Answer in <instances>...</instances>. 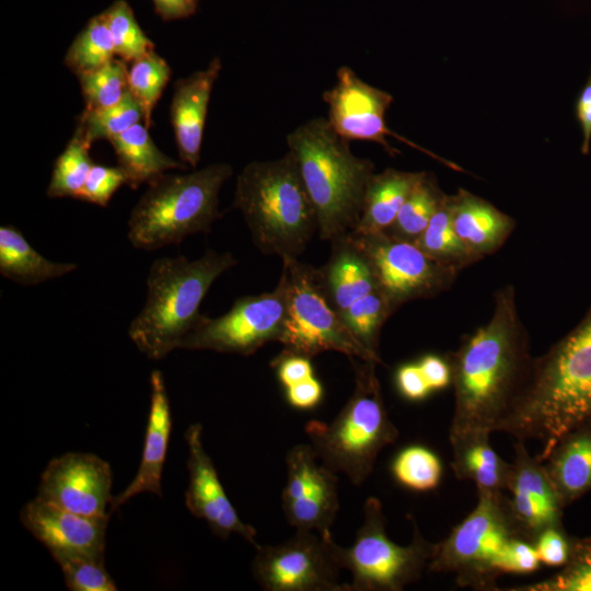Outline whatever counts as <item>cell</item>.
I'll return each mask as SVG.
<instances>
[{
    "label": "cell",
    "instance_id": "obj_1",
    "mask_svg": "<svg viewBox=\"0 0 591 591\" xmlns=\"http://www.w3.org/2000/svg\"><path fill=\"white\" fill-rule=\"evenodd\" d=\"M447 359L454 393L449 440L500 431L533 361L512 285L497 290L489 320L466 335Z\"/></svg>",
    "mask_w": 591,
    "mask_h": 591
},
{
    "label": "cell",
    "instance_id": "obj_2",
    "mask_svg": "<svg viewBox=\"0 0 591 591\" xmlns=\"http://www.w3.org/2000/svg\"><path fill=\"white\" fill-rule=\"evenodd\" d=\"M591 421V308L543 356L533 358L528 381L500 431L541 443L543 461L557 441Z\"/></svg>",
    "mask_w": 591,
    "mask_h": 591
},
{
    "label": "cell",
    "instance_id": "obj_3",
    "mask_svg": "<svg viewBox=\"0 0 591 591\" xmlns=\"http://www.w3.org/2000/svg\"><path fill=\"white\" fill-rule=\"evenodd\" d=\"M315 208L318 234L334 241L359 222L368 184L375 173L371 160L356 157L324 117L306 120L286 137Z\"/></svg>",
    "mask_w": 591,
    "mask_h": 591
},
{
    "label": "cell",
    "instance_id": "obj_4",
    "mask_svg": "<svg viewBox=\"0 0 591 591\" xmlns=\"http://www.w3.org/2000/svg\"><path fill=\"white\" fill-rule=\"evenodd\" d=\"M236 263L231 253L212 250L194 260L182 255L155 259L147 276L143 308L128 327L139 351L161 360L178 349L205 317L199 308L211 285Z\"/></svg>",
    "mask_w": 591,
    "mask_h": 591
},
{
    "label": "cell",
    "instance_id": "obj_5",
    "mask_svg": "<svg viewBox=\"0 0 591 591\" xmlns=\"http://www.w3.org/2000/svg\"><path fill=\"white\" fill-rule=\"evenodd\" d=\"M233 207L257 248L282 260L298 258L318 230L315 208L289 151L246 164L236 177Z\"/></svg>",
    "mask_w": 591,
    "mask_h": 591
},
{
    "label": "cell",
    "instance_id": "obj_6",
    "mask_svg": "<svg viewBox=\"0 0 591 591\" xmlns=\"http://www.w3.org/2000/svg\"><path fill=\"white\" fill-rule=\"evenodd\" d=\"M228 163L189 173H164L148 184L128 219L127 237L138 250L179 244L195 233H209L219 212V193L232 176Z\"/></svg>",
    "mask_w": 591,
    "mask_h": 591
},
{
    "label": "cell",
    "instance_id": "obj_7",
    "mask_svg": "<svg viewBox=\"0 0 591 591\" xmlns=\"http://www.w3.org/2000/svg\"><path fill=\"white\" fill-rule=\"evenodd\" d=\"M350 361L355 369L351 396L333 421L311 420L305 432L321 462L358 486L372 473L380 452L395 442L398 430L385 408L375 372L378 363Z\"/></svg>",
    "mask_w": 591,
    "mask_h": 591
},
{
    "label": "cell",
    "instance_id": "obj_8",
    "mask_svg": "<svg viewBox=\"0 0 591 591\" xmlns=\"http://www.w3.org/2000/svg\"><path fill=\"white\" fill-rule=\"evenodd\" d=\"M413 525L408 545L394 543L387 536L380 500L369 497L352 545L336 544L331 531L321 535L336 565L351 573L348 591H401L420 578L437 551V543L425 540Z\"/></svg>",
    "mask_w": 591,
    "mask_h": 591
},
{
    "label": "cell",
    "instance_id": "obj_9",
    "mask_svg": "<svg viewBox=\"0 0 591 591\" xmlns=\"http://www.w3.org/2000/svg\"><path fill=\"white\" fill-rule=\"evenodd\" d=\"M515 537L522 536L503 493L477 490L475 508L437 543L428 569L455 575L461 587L496 589L505 554Z\"/></svg>",
    "mask_w": 591,
    "mask_h": 591
},
{
    "label": "cell",
    "instance_id": "obj_10",
    "mask_svg": "<svg viewBox=\"0 0 591 591\" xmlns=\"http://www.w3.org/2000/svg\"><path fill=\"white\" fill-rule=\"evenodd\" d=\"M282 264L280 277L286 286V314L278 338L282 351L308 358L337 351L349 359L381 363L359 344L329 303L317 268L298 258L282 260Z\"/></svg>",
    "mask_w": 591,
    "mask_h": 591
},
{
    "label": "cell",
    "instance_id": "obj_11",
    "mask_svg": "<svg viewBox=\"0 0 591 591\" xmlns=\"http://www.w3.org/2000/svg\"><path fill=\"white\" fill-rule=\"evenodd\" d=\"M285 314L286 286L280 277L273 291L241 297L219 317L205 315L178 349L251 356L265 344L278 341Z\"/></svg>",
    "mask_w": 591,
    "mask_h": 591
},
{
    "label": "cell",
    "instance_id": "obj_12",
    "mask_svg": "<svg viewBox=\"0 0 591 591\" xmlns=\"http://www.w3.org/2000/svg\"><path fill=\"white\" fill-rule=\"evenodd\" d=\"M351 235L368 254L380 290L396 310L406 302L447 291L459 274L425 254L414 243L393 239L384 232Z\"/></svg>",
    "mask_w": 591,
    "mask_h": 591
},
{
    "label": "cell",
    "instance_id": "obj_13",
    "mask_svg": "<svg viewBox=\"0 0 591 591\" xmlns=\"http://www.w3.org/2000/svg\"><path fill=\"white\" fill-rule=\"evenodd\" d=\"M255 549L252 571L265 590L348 591V584L339 581L340 568L317 532L296 530L283 543Z\"/></svg>",
    "mask_w": 591,
    "mask_h": 591
},
{
    "label": "cell",
    "instance_id": "obj_14",
    "mask_svg": "<svg viewBox=\"0 0 591 591\" xmlns=\"http://www.w3.org/2000/svg\"><path fill=\"white\" fill-rule=\"evenodd\" d=\"M322 97L328 107L326 119L343 139L375 142L391 157L399 151L390 144L389 136L415 148V142L395 134L386 124L393 96L364 82L348 66L337 70L335 84Z\"/></svg>",
    "mask_w": 591,
    "mask_h": 591
},
{
    "label": "cell",
    "instance_id": "obj_15",
    "mask_svg": "<svg viewBox=\"0 0 591 591\" xmlns=\"http://www.w3.org/2000/svg\"><path fill=\"white\" fill-rule=\"evenodd\" d=\"M286 465L281 502L288 523L320 534L331 531L339 508L336 473L321 462L310 444L292 447Z\"/></svg>",
    "mask_w": 591,
    "mask_h": 591
},
{
    "label": "cell",
    "instance_id": "obj_16",
    "mask_svg": "<svg viewBox=\"0 0 591 591\" xmlns=\"http://www.w3.org/2000/svg\"><path fill=\"white\" fill-rule=\"evenodd\" d=\"M109 464L95 454L68 452L43 471L37 497L65 510L109 518L113 497Z\"/></svg>",
    "mask_w": 591,
    "mask_h": 591
},
{
    "label": "cell",
    "instance_id": "obj_17",
    "mask_svg": "<svg viewBox=\"0 0 591 591\" xmlns=\"http://www.w3.org/2000/svg\"><path fill=\"white\" fill-rule=\"evenodd\" d=\"M185 440L188 449L186 508L194 517L205 520L215 535L228 538L231 534H237L257 548L256 531L240 519L204 449L201 425H190Z\"/></svg>",
    "mask_w": 591,
    "mask_h": 591
},
{
    "label": "cell",
    "instance_id": "obj_18",
    "mask_svg": "<svg viewBox=\"0 0 591 591\" xmlns=\"http://www.w3.org/2000/svg\"><path fill=\"white\" fill-rule=\"evenodd\" d=\"M507 489L508 505L521 536L529 542L546 529L561 525L565 508L546 472L544 462L517 440Z\"/></svg>",
    "mask_w": 591,
    "mask_h": 591
},
{
    "label": "cell",
    "instance_id": "obj_19",
    "mask_svg": "<svg viewBox=\"0 0 591 591\" xmlns=\"http://www.w3.org/2000/svg\"><path fill=\"white\" fill-rule=\"evenodd\" d=\"M20 519L54 559L72 555L104 557L109 518L81 515L36 496L23 506Z\"/></svg>",
    "mask_w": 591,
    "mask_h": 591
},
{
    "label": "cell",
    "instance_id": "obj_20",
    "mask_svg": "<svg viewBox=\"0 0 591 591\" xmlns=\"http://www.w3.org/2000/svg\"><path fill=\"white\" fill-rule=\"evenodd\" d=\"M222 62L213 57L206 68L175 82L170 107L176 147L181 161L196 167L207 120L208 106Z\"/></svg>",
    "mask_w": 591,
    "mask_h": 591
},
{
    "label": "cell",
    "instance_id": "obj_21",
    "mask_svg": "<svg viewBox=\"0 0 591 591\" xmlns=\"http://www.w3.org/2000/svg\"><path fill=\"white\" fill-rule=\"evenodd\" d=\"M150 387V408L139 467L130 484L113 497L111 512L143 493L162 497L161 482L172 433V414L161 371L151 372Z\"/></svg>",
    "mask_w": 591,
    "mask_h": 591
},
{
    "label": "cell",
    "instance_id": "obj_22",
    "mask_svg": "<svg viewBox=\"0 0 591 591\" xmlns=\"http://www.w3.org/2000/svg\"><path fill=\"white\" fill-rule=\"evenodd\" d=\"M331 243V256L317 274L329 303L340 313L380 288L368 254L350 233Z\"/></svg>",
    "mask_w": 591,
    "mask_h": 591
},
{
    "label": "cell",
    "instance_id": "obj_23",
    "mask_svg": "<svg viewBox=\"0 0 591 591\" xmlns=\"http://www.w3.org/2000/svg\"><path fill=\"white\" fill-rule=\"evenodd\" d=\"M448 204L456 235L480 259L497 252L515 228L510 216L464 188L448 195Z\"/></svg>",
    "mask_w": 591,
    "mask_h": 591
},
{
    "label": "cell",
    "instance_id": "obj_24",
    "mask_svg": "<svg viewBox=\"0 0 591 591\" xmlns=\"http://www.w3.org/2000/svg\"><path fill=\"white\" fill-rule=\"evenodd\" d=\"M543 462L564 507L591 490V421L561 437Z\"/></svg>",
    "mask_w": 591,
    "mask_h": 591
},
{
    "label": "cell",
    "instance_id": "obj_25",
    "mask_svg": "<svg viewBox=\"0 0 591 591\" xmlns=\"http://www.w3.org/2000/svg\"><path fill=\"white\" fill-rule=\"evenodd\" d=\"M424 173L391 167L374 173L367 187L359 222L351 234L369 235L386 231Z\"/></svg>",
    "mask_w": 591,
    "mask_h": 591
},
{
    "label": "cell",
    "instance_id": "obj_26",
    "mask_svg": "<svg viewBox=\"0 0 591 591\" xmlns=\"http://www.w3.org/2000/svg\"><path fill=\"white\" fill-rule=\"evenodd\" d=\"M489 437L487 433H474L451 439V467L459 479L473 482L477 490L503 493L511 464L493 449Z\"/></svg>",
    "mask_w": 591,
    "mask_h": 591
},
{
    "label": "cell",
    "instance_id": "obj_27",
    "mask_svg": "<svg viewBox=\"0 0 591 591\" xmlns=\"http://www.w3.org/2000/svg\"><path fill=\"white\" fill-rule=\"evenodd\" d=\"M149 128L137 123L108 140L115 151L118 166L132 189L149 184L170 170H185L186 164L162 152L152 140Z\"/></svg>",
    "mask_w": 591,
    "mask_h": 591
},
{
    "label": "cell",
    "instance_id": "obj_28",
    "mask_svg": "<svg viewBox=\"0 0 591 591\" xmlns=\"http://www.w3.org/2000/svg\"><path fill=\"white\" fill-rule=\"evenodd\" d=\"M78 268L56 263L39 254L14 225L0 228V274L20 285L34 286L62 277Z\"/></svg>",
    "mask_w": 591,
    "mask_h": 591
},
{
    "label": "cell",
    "instance_id": "obj_29",
    "mask_svg": "<svg viewBox=\"0 0 591 591\" xmlns=\"http://www.w3.org/2000/svg\"><path fill=\"white\" fill-rule=\"evenodd\" d=\"M445 195L439 187L436 177L431 173L425 172L406 198L394 222L384 233L396 240L415 243L427 228Z\"/></svg>",
    "mask_w": 591,
    "mask_h": 591
},
{
    "label": "cell",
    "instance_id": "obj_30",
    "mask_svg": "<svg viewBox=\"0 0 591 591\" xmlns=\"http://www.w3.org/2000/svg\"><path fill=\"white\" fill-rule=\"evenodd\" d=\"M414 244L431 258L457 273L480 260L456 235L451 221L448 195Z\"/></svg>",
    "mask_w": 591,
    "mask_h": 591
},
{
    "label": "cell",
    "instance_id": "obj_31",
    "mask_svg": "<svg viewBox=\"0 0 591 591\" xmlns=\"http://www.w3.org/2000/svg\"><path fill=\"white\" fill-rule=\"evenodd\" d=\"M396 311L380 290L358 299L339 314L359 344L381 363L380 334L385 321Z\"/></svg>",
    "mask_w": 591,
    "mask_h": 591
},
{
    "label": "cell",
    "instance_id": "obj_32",
    "mask_svg": "<svg viewBox=\"0 0 591 591\" xmlns=\"http://www.w3.org/2000/svg\"><path fill=\"white\" fill-rule=\"evenodd\" d=\"M116 57L114 42L102 13L93 16L76 36L65 55L66 66L76 74L93 71Z\"/></svg>",
    "mask_w": 591,
    "mask_h": 591
},
{
    "label": "cell",
    "instance_id": "obj_33",
    "mask_svg": "<svg viewBox=\"0 0 591 591\" xmlns=\"http://www.w3.org/2000/svg\"><path fill=\"white\" fill-rule=\"evenodd\" d=\"M143 113L140 104L128 91L118 102L94 109H84L79 117V130L91 146L94 141L106 139L124 132L140 120Z\"/></svg>",
    "mask_w": 591,
    "mask_h": 591
},
{
    "label": "cell",
    "instance_id": "obj_34",
    "mask_svg": "<svg viewBox=\"0 0 591 591\" xmlns=\"http://www.w3.org/2000/svg\"><path fill=\"white\" fill-rule=\"evenodd\" d=\"M90 147L76 129L66 148L55 161L47 187L49 198H78L94 164L90 157Z\"/></svg>",
    "mask_w": 591,
    "mask_h": 591
},
{
    "label": "cell",
    "instance_id": "obj_35",
    "mask_svg": "<svg viewBox=\"0 0 591 591\" xmlns=\"http://www.w3.org/2000/svg\"><path fill=\"white\" fill-rule=\"evenodd\" d=\"M166 60L154 50L131 62L128 70V91L140 104L144 125L152 124V114L171 78Z\"/></svg>",
    "mask_w": 591,
    "mask_h": 591
},
{
    "label": "cell",
    "instance_id": "obj_36",
    "mask_svg": "<svg viewBox=\"0 0 591 591\" xmlns=\"http://www.w3.org/2000/svg\"><path fill=\"white\" fill-rule=\"evenodd\" d=\"M102 14L109 28L118 58L132 62L154 50V44L138 24L127 1H115Z\"/></svg>",
    "mask_w": 591,
    "mask_h": 591
},
{
    "label": "cell",
    "instance_id": "obj_37",
    "mask_svg": "<svg viewBox=\"0 0 591 591\" xmlns=\"http://www.w3.org/2000/svg\"><path fill=\"white\" fill-rule=\"evenodd\" d=\"M128 67L120 58L77 76L85 100V108L94 109L112 105L128 92Z\"/></svg>",
    "mask_w": 591,
    "mask_h": 591
},
{
    "label": "cell",
    "instance_id": "obj_38",
    "mask_svg": "<svg viewBox=\"0 0 591 591\" xmlns=\"http://www.w3.org/2000/svg\"><path fill=\"white\" fill-rule=\"evenodd\" d=\"M392 473L406 488L428 491L439 485L442 467L439 457L432 451L422 445H409L394 459Z\"/></svg>",
    "mask_w": 591,
    "mask_h": 591
},
{
    "label": "cell",
    "instance_id": "obj_39",
    "mask_svg": "<svg viewBox=\"0 0 591 591\" xmlns=\"http://www.w3.org/2000/svg\"><path fill=\"white\" fill-rule=\"evenodd\" d=\"M513 591H591V538H572L568 561L552 577Z\"/></svg>",
    "mask_w": 591,
    "mask_h": 591
},
{
    "label": "cell",
    "instance_id": "obj_40",
    "mask_svg": "<svg viewBox=\"0 0 591 591\" xmlns=\"http://www.w3.org/2000/svg\"><path fill=\"white\" fill-rule=\"evenodd\" d=\"M66 586L72 591H116L118 588L104 566V557L72 555L55 559Z\"/></svg>",
    "mask_w": 591,
    "mask_h": 591
},
{
    "label": "cell",
    "instance_id": "obj_41",
    "mask_svg": "<svg viewBox=\"0 0 591 591\" xmlns=\"http://www.w3.org/2000/svg\"><path fill=\"white\" fill-rule=\"evenodd\" d=\"M125 184H128L127 176L118 165L93 164L77 199L106 207Z\"/></svg>",
    "mask_w": 591,
    "mask_h": 591
},
{
    "label": "cell",
    "instance_id": "obj_42",
    "mask_svg": "<svg viewBox=\"0 0 591 591\" xmlns=\"http://www.w3.org/2000/svg\"><path fill=\"white\" fill-rule=\"evenodd\" d=\"M571 540L563 526L544 530L534 542L540 561L551 567H563L570 556Z\"/></svg>",
    "mask_w": 591,
    "mask_h": 591
},
{
    "label": "cell",
    "instance_id": "obj_43",
    "mask_svg": "<svg viewBox=\"0 0 591 591\" xmlns=\"http://www.w3.org/2000/svg\"><path fill=\"white\" fill-rule=\"evenodd\" d=\"M540 559L533 543L515 537L503 557V573H529L540 567Z\"/></svg>",
    "mask_w": 591,
    "mask_h": 591
},
{
    "label": "cell",
    "instance_id": "obj_44",
    "mask_svg": "<svg viewBox=\"0 0 591 591\" xmlns=\"http://www.w3.org/2000/svg\"><path fill=\"white\" fill-rule=\"evenodd\" d=\"M279 382L286 387L314 376L311 358L281 351L271 362Z\"/></svg>",
    "mask_w": 591,
    "mask_h": 591
},
{
    "label": "cell",
    "instance_id": "obj_45",
    "mask_svg": "<svg viewBox=\"0 0 591 591\" xmlns=\"http://www.w3.org/2000/svg\"><path fill=\"white\" fill-rule=\"evenodd\" d=\"M396 384L403 396L410 401H420L430 392L418 363H407L396 372Z\"/></svg>",
    "mask_w": 591,
    "mask_h": 591
},
{
    "label": "cell",
    "instance_id": "obj_46",
    "mask_svg": "<svg viewBox=\"0 0 591 591\" xmlns=\"http://www.w3.org/2000/svg\"><path fill=\"white\" fill-rule=\"evenodd\" d=\"M323 396V387L314 376L286 387L288 403L299 409H310L316 406Z\"/></svg>",
    "mask_w": 591,
    "mask_h": 591
},
{
    "label": "cell",
    "instance_id": "obj_47",
    "mask_svg": "<svg viewBox=\"0 0 591 591\" xmlns=\"http://www.w3.org/2000/svg\"><path fill=\"white\" fill-rule=\"evenodd\" d=\"M417 363L431 391L443 389L451 383V367L447 358L426 355Z\"/></svg>",
    "mask_w": 591,
    "mask_h": 591
},
{
    "label": "cell",
    "instance_id": "obj_48",
    "mask_svg": "<svg viewBox=\"0 0 591 591\" xmlns=\"http://www.w3.org/2000/svg\"><path fill=\"white\" fill-rule=\"evenodd\" d=\"M575 115L582 135L581 153L587 155L591 146V69L576 99Z\"/></svg>",
    "mask_w": 591,
    "mask_h": 591
},
{
    "label": "cell",
    "instance_id": "obj_49",
    "mask_svg": "<svg viewBox=\"0 0 591 591\" xmlns=\"http://www.w3.org/2000/svg\"><path fill=\"white\" fill-rule=\"evenodd\" d=\"M155 12L164 20L185 19L196 12L198 0H152Z\"/></svg>",
    "mask_w": 591,
    "mask_h": 591
}]
</instances>
